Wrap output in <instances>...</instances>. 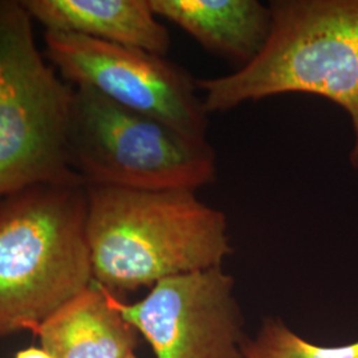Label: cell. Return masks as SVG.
<instances>
[{"instance_id": "6da1fadb", "label": "cell", "mask_w": 358, "mask_h": 358, "mask_svg": "<svg viewBox=\"0 0 358 358\" xmlns=\"http://www.w3.org/2000/svg\"><path fill=\"white\" fill-rule=\"evenodd\" d=\"M93 282L117 296L166 278L222 267L227 217L192 190L87 186Z\"/></svg>"}, {"instance_id": "7a4b0ae2", "label": "cell", "mask_w": 358, "mask_h": 358, "mask_svg": "<svg viewBox=\"0 0 358 358\" xmlns=\"http://www.w3.org/2000/svg\"><path fill=\"white\" fill-rule=\"evenodd\" d=\"M271 31L252 62L196 80L206 112H227L284 93L321 96L349 115L358 171V0H273Z\"/></svg>"}, {"instance_id": "3957f363", "label": "cell", "mask_w": 358, "mask_h": 358, "mask_svg": "<svg viewBox=\"0 0 358 358\" xmlns=\"http://www.w3.org/2000/svg\"><path fill=\"white\" fill-rule=\"evenodd\" d=\"M83 182H50L0 196V337L36 332L93 282Z\"/></svg>"}, {"instance_id": "277c9868", "label": "cell", "mask_w": 358, "mask_h": 358, "mask_svg": "<svg viewBox=\"0 0 358 358\" xmlns=\"http://www.w3.org/2000/svg\"><path fill=\"white\" fill-rule=\"evenodd\" d=\"M68 162L87 186L129 190H192L217 178L208 141H194L166 124L72 85Z\"/></svg>"}, {"instance_id": "5b68a950", "label": "cell", "mask_w": 358, "mask_h": 358, "mask_svg": "<svg viewBox=\"0 0 358 358\" xmlns=\"http://www.w3.org/2000/svg\"><path fill=\"white\" fill-rule=\"evenodd\" d=\"M32 22L22 0H0V196L83 182L68 162L72 85L43 57Z\"/></svg>"}, {"instance_id": "8992f818", "label": "cell", "mask_w": 358, "mask_h": 358, "mask_svg": "<svg viewBox=\"0 0 358 358\" xmlns=\"http://www.w3.org/2000/svg\"><path fill=\"white\" fill-rule=\"evenodd\" d=\"M45 55L73 87H87L194 141H207L208 113L187 71L138 48L96 38L44 34Z\"/></svg>"}, {"instance_id": "52a82bcc", "label": "cell", "mask_w": 358, "mask_h": 358, "mask_svg": "<svg viewBox=\"0 0 358 358\" xmlns=\"http://www.w3.org/2000/svg\"><path fill=\"white\" fill-rule=\"evenodd\" d=\"M222 267L166 278L136 303L110 304L150 344L155 358H239L243 317Z\"/></svg>"}, {"instance_id": "ba28073f", "label": "cell", "mask_w": 358, "mask_h": 358, "mask_svg": "<svg viewBox=\"0 0 358 358\" xmlns=\"http://www.w3.org/2000/svg\"><path fill=\"white\" fill-rule=\"evenodd\" d=\"M50 32L96 38L165 56L170 35L149 0H22Z\"/></svg>"}, {"instance_id": "9c48e42d", "label": "cell", "mask_w": 358, "mask_h": 358, "mask_svg": "<svg viewBox=\"0 0 358 358\" xmlns=\"http://www.w3.org/2000/svg\"><path fill=\"white\" fill-rule=\"evenodd\" d=\"M35 334L52 358H125L138 345V332L94 282L43 321Z\"/></svg>"}, {"instance_id": "30bf717a", "label": "cell", "mask_w": 358, "mask_h": 358, "mask_svg": "<svg viewBox=\"0 0 358 358\" xmlns=\"http://www.w3.org/2000/svg\"><path fill=\"white\" fill-rule=\"evenodd\" d=\"M154 13L187 32L202 47L242 66L267 43L269 6L259 0H149Z\"/></svg>"}, {"instance_id": "8fae6325", "label": "cell", "mask_w": 358, "mask_h": 358, "mask_svg": "<svg viewBox=\"0 0 358 358\" xmlns=\"http://www.w3.org/2000/svg\"><path fill=\"white\" fill-rule=\"evenodd\" d=\"M239 358H358V341L348 345H316L282 321L269 319L255 338L244 341Z\"/></svg>"}, {"instance_id": "7c38bea8", "label": "cell", "mask_w": 358, "mask_h": 358, "mask_svg": "<svg viewBox=\"0 0 358 358\" xmlns=\"http://www.w3.org/2000/svg\"><path fill=\"white\" fill-rule=\"evenodd\" d=\"M15 358H52L41 346L36 348V346H31L23 349L20 352H17V355Z\"/></svg>"}, {"instance_id": "4fadbf2b", "label": "cell", "mask_w": 358, "mask_h": 358, "mask_svg": "<svg viewBox=\"0 0 358 358\" xmlns=\"http://www.w3.org/2000/svg\"><path fill=\"white\" fill-rule=\"evenodd\" d=\"M125 358H138L137 356H136V353H131V355H129L128 357Z\"/></svg>"}]
</instances>
